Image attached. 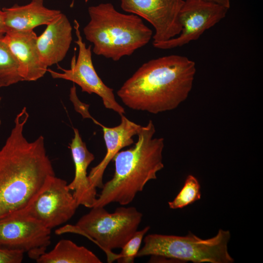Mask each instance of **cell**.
<instances>
[{"label":"cell","instance_id":"cell-1","mask_svg":"<svg viewBox=\"0 0 263 263\" xmlns=\"http://www.w3.org/2000/svg\"><path fill=\"white\" fill-rule=\"evenodd\" d=\"M28 117L24 107L0 150V218L26 210L55 175L43 137L29 142L23 135Z\"/></svg>","mask_w":263,"mask_h":263},{"label":"cell","instance_id":"cell-2","mask_svg":"<svg viewBox=\"0 0 263 263\" xmlns=\"http://www.w3.org/2000/svg\"><path fill=\"white\" fill-rule=\"evenodd\" d=\"M196 73L195 62L172 55L143 64L117 92L129 108L156 114L176 109L188 97Z\"/></svg>","mask_w":263,"mask_h":263},{"label":"cell","instance_id":"cell-3","mask_svg":"<svg viewBox=\"0 0 263 263\" xmlns=\"http://www.w3.org/2000/svg\"><path fill=\"white\" fill-rule=\"evenodd\" d=\"M155 129L150 120L142 127L138 139L132 148L119 151L113 157L114 172L112 178L103 184L94 207L113 203L127 206L147 183L157 178V173L164 168L163 138H153Z\"/></svg>","mask_w":263,"mask_h":263},{"label":"cell","instance_id":"cell-4","mask_svg":"<svg viewBox=\"0 0 263 263\" xmlns=\"http://www.w3.org/2000/svg\"><path fill=\"white\" fill-rule=\"evenodd\" d=\"M88 13L90 20L83 33L97 56L118 61L145 46L152 37V31L142 18L121 13L111 3L90 6Z\"/></svg>","mask_w":263,"mask_h":263},{"label":"cell","instance_id":"cell-5","mask_svg":"<svg viewBox=\"0 0 263 263\" xmlns=\"http://www.w3.org/2000/svg\"><path fill=\"white\" fill-rule=\"evenodd\" d=\"M231 234L228 230H219L210 238L203 239L191 232L185 236L148 234L136 257L151 256L194 263H233L228 251Z\"/></svg>","mask_w":263,"mask_h":263},{"label":"cell","instance_id":"cell-6","mask_svg":"<svg viewBox=\"0 0 263 263\" xmlns=\"http://www.w3.org/2000/svg\"><path fill=\"white\" fill-rule=\"evenodd\" d=\"M122 206L113 213L103 207H94L68 231L82 234L94 241L107 255V262L116 260L118 254L112 252L121 248L138 230L143 214L134 207Z\"/></svg>","mask_w":263,"mask_h":263},{"label":"cell","instance_id":"cell-7","mask_svg":"<svg viewBox=\"0 0 263 263\" xmlns=\"http://www.w3.org/2000/svg\"><path fill=\"white\" fill-rule=\"evenodd\" d=\"M51 230L25 210L0 218V248L19 250L35 261L51 244Z\"/></svg>","mask_w":263,"mask_h":263},{"label":"cell","instance_id":"cell-8","mask_svg":"<svg viewBox=\"0 0 263 263\" xmlns=\"http://www.w3.org/2000/svg\"><path fill=\"white\" fill-rule=\"evenodd\" d=\"M74 27L77 39L75 43L78 46L76 61L74 57L70 69H64L57 65L62 73L47 69L53 78H60L72 81L80 87L83 92L94 93L100 96L106 108L112 110L119 114H124L125 111L116 100L113 89L108 87L97 75L93 65L91 46L86 47L83 41L78 21L74 20Z\"/></svg>","mask_w":263,"mask_h":263},{"label":"cell","instance_id":"cell-9","mask_svg":"<svg viewBox=\"0 0 263 263\" xmlns=\"http://www.w3.org/2000/svg\"><path fill=\"white\" fill-rule=\"evenodd\" d=\"M78 207L66 181L54 175L25 211L51 230L70 220Z\"/></svg>","mask_w":263,"mask_h":263},{"label":"cell","instance_id":"cell-10","mask_svg":"<svg viewBox=\"0 0 263 263\" xmlns=\"http://www.w3.org/2000/svg\"><path fill=\"white\" fill-rule=\"evenodd\" d=\"M228 8L216 3L200 0H186L179 13L182 26L180 34L168 40L152 43L160 49L182 46L196 40L207 30L224 19Z\"/></svg>","mask_w":263,"mask_h":263},{"label":"cell","instance_id":"cell-11","mask_svg":"<svg viewBox=\"0 0 263 263\" xmlns=\"http://www.w3.org/2000/svg\"><path fill=\"white\" fill-rule=\"evenodd\" d=\"M183 0H121L123 11L137 15L150 22L155 29V43L178 36L182 30L179 13Z\"/></svg>","mask_w":263,"mask_h":263},{"label":"cell","instance_id":"cell-12","mask_svg":"<svg viewBox=\"0 0 263 263\" xmlns=\"http://www.w3.org/2000/svg\"><path fill=\"white\" fill-rule=\"evenodd\" d=\"M37 38L34 30L9 31L4 35L18 62L23 81H36L47 72L48 67L42 62L38 53Z\"/></svg>","mask_w":263,"mask_h":263},{"label":"cell","instance_id":"cell-13","mask_svg":"<svg viewBox=\"0 0 263 263\" xmlns=\"http://www.w3.org/2000/svg\"><path fill=\"white\" fill-rule=\"evenodd\" d=\"M74 136L70 144V148L75 165V176L68 184V187L73 191L78 206L92 208L95 204L97 195L96 188L90 182L87 169L94 159V156L88 150L78 130L74 128Z\"/></svg>","mask_w":263,"mask_h":263},{"label":"cell","instance_id":"cell-14","mask_svg":"<svg viewBox=\"0 0 263 263\" xmlns=\"http://www.w3.org/2000/svg\"><path fill=\"white\" fill-rule=\"evenodd\" d=\"M121 122L117 126L107 127L101 124L107 151L102 161L92 168L88 175L90 182L95 188L103 187V176L106 169L115 155L123 148L134 143L133 136L137 135L142 126L121 114Z\"/></svg>","mask_w":263,"mask_h":263},{"label":"cell","instance_id":"cell-15","mask_svg":"<svg viewBox=\"0 0 263 263\" xmlns=\"http://www.w3.org/2000/svg\"><path fill=\"white\" fill-rule=\"evenodd\" d=\"M72 26L67 16L60 13L37 38V45L43 63L47 67L63 60L72 41Z\"/></svg>","mask_w":263,"mask_h":263},{"label":"cell","instance_id":"cell-16","mask_svg":"<svg viewBox=\"0 0 263 263\" xmlns=\"http://www.w3.org/2000/svg\"><path fill=\"white\" fill-rule=\"evenodd\" d=\"M2 10L7 32L33 30L38 26L47 25L61 13L60 10L46 7L43 0H31L27 4H15Z\"/></svg>","mask_w":263,"mask_h":263},{"label":"cell","instance_id":"cell-17","mask_svg":"<svg viewBox=\"0 0 263 263\" xmlns=\"http://www.w3.org/2000/svg\"><path fill=\"white\" fill-rule=\"evenodd\" d=\"M36 261L38 263H101L93 252L70 240H60L52 250L45 252Z\"/></svg>","mask_w":263,"mask_h":263},{"label":"cell","instance_id":"cell-18","mask_svg":"<svg viewBox=\"0 0 263 263\" xmlns=\"http://www.w3.org/2000/svg\"><path fill=\"white\" fill-rule=\"evenodd\" d=\"M22 81L18 62L6 42L4 35L0 36V87Z\"/></svg>","mask_w":263,"mask_h":263},{"label":"cell","instance_id":"cell-19","mask_svg":"<svg viewBox=\"0 0 263 263\" xmlns=\"http://www.w3.org/2000/svg\"><path fill=\"white\" fill-rule=\"evenodd\" d=\"M201 186L197 179L188 175L179 192L171 201L169 202V207L172 209L182 208L201 198Z\"/></svg>","mask_w":263,"mask_h":263},{"label":"cell","instance_id":"cell-20","mask_svg":"<svg viewBox=\"0 0 263 263\" xmlns=\"http://www.w3.org/2000/svg\"><path fill=\"white\" fill-rule=\"evenodd\" d=\"M150 228L146 226L141 230H137L134 235L121 248L116 260L120 263H133L136 258L144 236Z\"/></svg>","mask_w":263,"mask_h":263},{"label":"cell","instance_id":"cell-21","mask_svg":"<svg viewBox=\"0 0 263 263\" xmlns=\"http://www.w3.org/2000/svg\"><path fill=\"white\" fill-rule=\"evenodd\" d=\"M24 254L19 250L0 248V263H20Z\"/></svg>","mask_w":263,"mask_h":263},{"label":"cell","instance_id":"cell-22","mask_svg":"<svg viewBox=\"0 0 263 263\" xmlns=\"http://www.w3.org/2000/svg\"><path fill=\"white\" fill-rule=\"evenodd\" d=\"M70 98L71 101L74 103L75 110L81 113L83 118H91L96 124L100 125V123L94 119L89 114L88 112V107L89 106L82 103L78 99L76 95V88L75 84L71 88Z\"/></svg>","mask_w":263,"mask_h":263},{"label":"cell","instance_id":"cell-23","mask_svg":"<svg viewBox=\"0 0 263 263\" xmlns=\"http://www.w3.org/2000/svg\"><path fill=\"white\" fill-rule=\"evenodd\" d=\"M7 32L5 24L4 12L0 8V36L4 35Z\"/></svg>","mask_w":263,"mask_h":263},{"label":"cell","instance_id":"cell-24","mask_svg":"<svg viewBox=\"0 0 263 263\" xmlns=\"http://www.w3.org/2000/svg\"><path fill=\"white\" fill-rule=\"evenodd\" d=\"M212 2L225 6L228 9L230 7V0H200Z\"/></svg>","mask_w":263,"mask_h":263},{"label":"cell","instance_id":"cell-25","mask_svg":"<svg viewBox=\"0 0 263 263\" xmlns=\"http://www.w3.org/2000/svg\"><path fill=\"white\" fill-rule=\"evenodd\" d=\"M85 0V2H87L89 0ZM74 0H72V3H71V5H70V6H71V7L73 6V5H74Z\"/></svg>","mask_w":263,"mask_h":263},{"label":"cell","instance_id":"cell-26","mask_svg":"<svg viewBox=\"0 0 263 263\" xmlns=\"http://www.w3.org/2000/svg\"><path fill=\"white\" fill-rule=\"evenodd\" d=\"M0 124H1V120L0 119Z\"/></svg>","mask_w":263,"mask_h":263},{"label":"cell","instance_id":"cell-27","mask_svg":"<svg viewBox=\"0 0 263 263\" xmlns=\"http://www.w3.org/2000/svg\"><path fill=\"white\" fill-rule=\"evenodd\" d=\"M0 100H1V97H0Z\"/></svg>","mask_w":263,"mask_h":263}]
</instances>
